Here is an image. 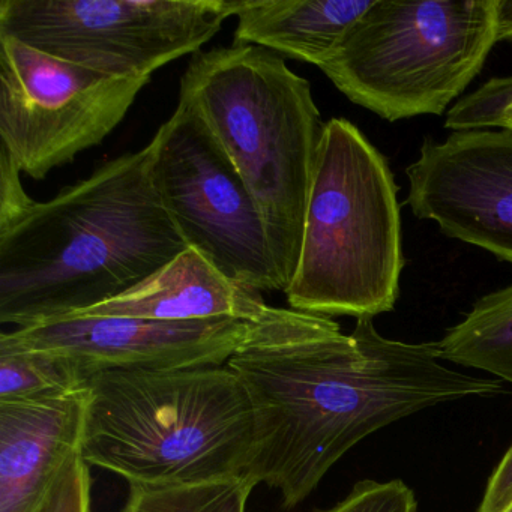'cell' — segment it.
<instances>
[{"label":"cell","instance_id":"obj_1","mask_svg":"<svg viewBox=\"0 0 512 512\" xmlns=\"http://www.w3.org/2000/svg\"><path fill=\"white\" fill-rule=\"evenodd\" d=\"M443 362L439 341L389 340L368 317L346 335L329 317L268 305L227 362L256 419L247 478L295 508L370 434L439 404L503 391L499 380Z\"/></svg>","mask_w":512,"mask_h":512},{"label":"cell","instance_id":"obj_2","mask_svg":"<svg viewBox=\"0 0 512 512\" xmlns=\"http://www.w3.org/2000/svg\"><path fill=\"white\" fill-rule=\"evenodd\" d=\"M151 157L148 145L106 161L49 202L0 218V322L25 328L88 310L187 250Z\"/></svg>","mask_w":512,"mask_h":512},{"label":"cell","instance_id":"obj_3","mask_svg":"<svg viewBox=\"0 0 512 512\" xmlns=\"http://www.w3.org/2000/svg\"><path fill=\"white\" fill-rule=\"evenodd\" d=\"M82 455L130 485L247 476L256 419L229 365L103 371L88 380Z\"/></svg>","mask_w":512,"mask_h":512},{"label":"cell","instance_id":"obj_4","mask_svg":"<svg viewBox=\"0 0 512 512\" xmlns=\"http://www.w3.org/2000/svg\"><path fill=\"white\" fill-rule=\"evenodd\" d=\"M179 100L202 118L256 200L286 292L325 130L310 83L277 53L232 44L191 59Z\"/></svg>","mask_w":512,"mask_h":512},{"label":"cell","instance_id":"obj_5","mask_svg":"<svg viewBox=\"0 0 512 512\" xmlns=\"http://www.w3.org/2000/svg\"><path fill=\"white\" fill-rule=\"evenodd\" d=\"M398 187L347 119L326 122L305 211L293 310L373 319L394 310L404 268Z\"/></svg>","mask_w":512,"mask_h":512},{"label":"cell","instance_id":"obj_6","mask_svg":"<svg viewBox=\"0 0 512 512\" xmlns=\"http://www.w3.org/2000/svg\"><path fill=\"white\" fill-rule=\"evenodd\" d=\"M497 41V0H373L320 70L386 121L442 115Z\"/></svg>","mask_w":512,"mask_h":512},{"label":"cell","instance_id":"obj_7","mask_svg":"<svg viewBox=\"0 0 512 512\" xmlns=\"http://www.w3.org/2000/svg\"><path fill=\"white\" fill-rule=\"evenodd\" d=\"M239 0H0V35L121 79L197 53Z\"/></svg>","mask_w":512,"mask_h":512},{"label":"cell","instance_id":"obj_8","mask_svg":"<svg viewBox=\"0 0 512 512\" xmlns=\"http://www.w3.org/2000/svg\"><path fill=\"white\" fill-rule=\"evenodd\" d=\"M149 145L152 184L188 247L241 286L284 292L256 200L202 118L179 100Z\"/></svg>","mask_w":512,"mask_h":512},{"label":"cell","instance_id":"obj_9","mask_svg":"<svg viewBox=\"0 0 512 512\" xmlns=\"http://www.w3.org/2000/svg\"><path fill=\"white\" fill-rule=\"evenodd\" d=\"M151 79H121L0 35V148L43 181L100 146Z\"/></svg>","mask_w":512,"mask_h":512},{"label":"cell","instance_id":"obj_10","mask_svg":"<svg viewBox=\"0 0 512 512\" xmlns=\"http://www.w3.org/2000/svg\"><path fill=\"white\" fill-rule=\"evenodd\" d=\"M251 322H164L137 317L67 314L2 332L0 343L65 359L86 377L103 371L179 370L226 365Z\"/></svg>","mask_w":512,"mask_h":512},{"label":"cell","instance_id":"obj_11","mask_svg":"<svg viewBox=\"0 0 512 512\" xmlns=\"http://www.w3.org/2000/svg\"><path fill=\"white\" fill-rule=\"evenodd\" d=\"M406 203L448 238L512 263V130L454 131L427 139L407 167Z\"/></svg>","mask_w":512,"mask_h":512},{"label":"cell","instance_id":"obj_12","mask_svg":"<svg viewBox=\"0 0 512 512\" xmlns=\"http://www.w3.org/2000/svg\"><path fill=\"white\" fill-rule=\"evenodd\" d=\"M88 386L40 400L0 403V512H37L82 452Z\"/></svg>","mask_w":512,"mask_h":512},{"label":"cell","instance_id":"obj_13","mask_svg":"<svg viewBox=\"0 0 512 512\" xmlns=\"http://www.w3.org/2000/svg\"><path fill=\"white\" fill-rule=\"evenodd\" d=\"M268 304L250 287L218 271L205 256L188 247L128 292L71 314L137 317L164 322L238 319L256 322Z\"/></svg>","mask_w":512,"mask_h":512},{"label":"cell","instance_id":"obj_14","mask_svg":"<svg viewBox=\"0 0 512 512\" xmlns=\"http://www.w3.org/2000/svg\"><path fill=\"white\" fill-rule=\"evenodd\" d=\"M373 0H239L235 46L322 67Z\"/></svg>","mask_w":512,"mask_h":512},{"label":"cell","instance_id":"obj_15","mask_svg":"<svg viewBox=\"0 0 512 512\" xmlns=\"http://www.w3.org/2000/svg\"><path fill=\"white\" fill-rule=\"evenodd\" d=\"M445 362L512 385V284L488 293L439 341Z\"/></svg>","mask_w":512,"mask_h":512},{"label":"cell","instance_id":"obj_16","mask_svg":"<svg viewBox=\"0 0 512 512\" xmlns=\"http://www.w3.org/2000/svg\"><path fill=\"white\" fill-rule=\"evenodd\" d=\"M88 385V377L58 356L0 343V403L40 400Z\"/></svg>","mask_w":512,"mask_h":512},{"label":"cell","instance_id":"obj_17","mask_svg":"<svg viewBox=\"0 0 512 512\" xmlns=\"http://www.w3.org/2000/svg\"><path fill=\"white\" fill-rule=\"evenodd\" d=\"M254 488L247 476L199 485H130L122 512H247Z\"/></svg>","mask_w":512,"mask_h":512},{"label":"cell","instance_id":"obj_18","mask_svg":"<svg viewBox=\"0 0 512 512\" xmlns=\"http://www.w3.org/2000/svg\"><path fill=\"white\" fill-rule=\"evenodd\" d=\"M445 127L452 131L512 130V94L499 91L490 82L484 83L449 110Z\"/></svg>","mask_w":512,"mask_h":512},{"label":"cell","instance_id":"obj_19","mask_svg":"<svg viewBox=\"0 0 512 512\" xmlns=\"http://www.w3.org/2000/svg\"><path fill=\"white\" fill-rule=\"evenodd\" d=\"M416 508L415 493L400 479H365L353 485L343 500L319 512H416Z\"/></svg>","mask_w":512,"mask_h":512},{"label":"cell","instance_id":"obj_20","mask_svg":"<svg viewBox=\"0 0 512 512\" xmlns=\"http://www.w3.org/2000/svg\"><path fill=\"white\" fill-rule=\"evenodd\" d=\"M92 478L82 455L62 469L37 512H92Z\"/></svg>","mask_w":512,"mask_h":512},{"label":"cell","instance_id":"obj_21","mask_svg":"<svg viewBox=\"0 0 512 512\" xmlns=\"http://www.w3.org/2000/svg\"><path fill=\"white\" fill-rule=\"evenodd\" d=\"M512 506V445L494 469L478 512H506Z\"/></svg>","mask_w":512,"mask_h":512},{"label":"cell","instance_id":"obj_22","mask_svg":"<svg viewBox=\"0 0 512 512\" xmlns=\"http://www.w3.org/2000/svg\"><path fill=\"white\" fill-rule=\"evenodd\" d=\"M497 40L512 44V0H497Z\"/></svg>","mask_w":512,"mask_h":512},{"label":"cell","instance_id":"obj_23","mask_svg":"<svg viewBox=\"0 0 512 512\" xmlns=\"http://www.w3.org/2000/svg\"><path fill=\"white\" fill-rule=\"evenodd\" d=\"M494 88L499 89V91L508 92V94H512V76L508 77H494V79L488 80Z\"/></svg>","mask_w":512,"mask_h":512},{"label":"cell","instance_id":"obj_24","mask_svg":"<svg viewBox=\"0 0 512 512\" xmlns=\"http://www.w3.org/2000/svg\"><path fill=\"white\" fill-rule=\"evenodd\" d=\"M506 512H512V506H511V508H509V509H508V511H506Z\"/></svg>","mask_w":512,"mask_h":512}]
</instances>
